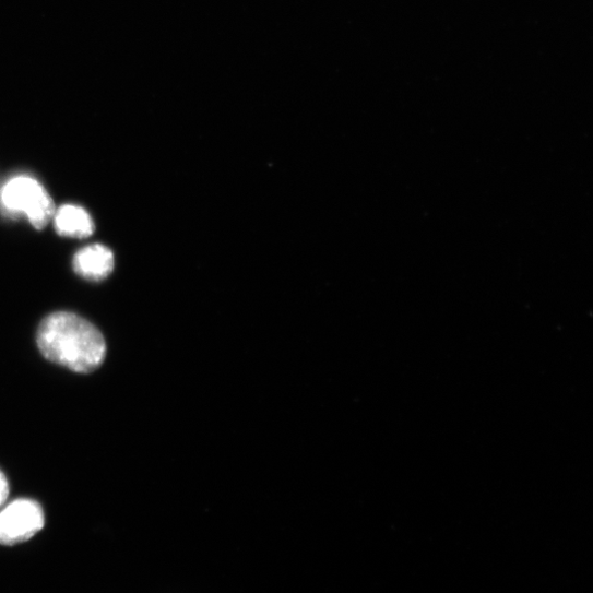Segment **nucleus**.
<instances>
[{"instance_id":"obj_6","label":"nucleus","mask_w":593,"mask_h":593,"mask_svg":"<svg viewBox=\"0 0 593 593\" xmlns=\"http://www.w3.org/2000/svg\"><path fill=\"white\" fill-rule=\"evenodd\" d=\"M10 495V486L5 475L0 472V507L8 500Z\"/></svg>"},{"instance_id":"obj_4","label":"nucleus","mask_w":593,"mask_h":593,"mask_svg":"<svg viewBox=\"0 0 593 593\" xmlns=\"http://www.w3.org/2000/svg\"><path fill=\"white\" fill-rule=\"evenodd\" d=\"M115 266L112 252L105 246L94 245L80 250L73 261L76 274L88 281H103Z\"/></svg>"},{"instance_id":"obj_5","label":"nucleus","mask_w":593,"mask_h":593,"mask_svg":"<svg viewBox=\"0 0 593 593\" xmlns=\"http://www.w3.org/2000/svg\"><path fill=\"white\" fill-rule=\"evenodd\" d=\"M55 227L62 237L88 238L95 232L90 214L82 207L64 205L55 214Z\"/></svg>"},{"instance_id":"obj_2","label":"nucleus","mask_w":593,"mask_h":593,"mask_svg":"<svg viewBox=\"0 0 593 593\" xmlns=\"http://www.w3.org/2000/svg\"><path fill=\"white\" fill-rule=\"evenodd\" d=\"M0 202L9 213L25 214L38 230H43L56 214L55 203L46 188L29 176L9 180L0 191Z\"/></svg>"},{"instance_id":"obj_3","label":"nucleus","mask_w":593,"mask_h":593,"mask_svg":"<svg viewBox=\"0 0 593 593\" xmlns=\"http://www.w3.org/2000/svg\"><path fill=\"white\" fill-rule=\"evenodd\" d=\"M45 526L41 506L20 499L0 512V544L16 545L29 541Z\"/></svg>"},{"instance_id":"obj_1","label":"nucleus","mask_w":593,"mask_h":593,"mask_svg":"<svg viewBox=\"0 0 593 593\" xmlns=\"http://www.w3.org/2000/svg\"><path fill=\"white\" fill-rule=\"evenodd\" d=\"M37 343L47 359L80 373L97 370L107 352L106 341L95 325L66 311L44 319Z\"/></svg>"}]
</instances>
